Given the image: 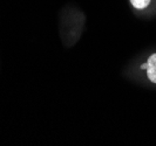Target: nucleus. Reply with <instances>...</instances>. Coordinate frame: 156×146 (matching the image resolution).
I'll use <instances>...</instances> for the list:
<instances>
[{
    "instance_id": "nucleus-2",
    "label": "nucleus",
    "mask_w": 156,
    "mask_h": 146,
    "mask_svg": "<svg viewBox=\"0 0 156 146\" xmlns=\"http://www.w3.org/2000/svg\"><path fill=\"white\" fill-rule=\"evenodd\" d=\"M130 5L137 11H143L150 6L151 0H129Z\"/></svg>"
},
{
    "instance_id": "nucleus-1",
    "label": "nucleus",
    "mask_w": 156,
    "mask_h": 146,
    "mask_svg": "<svg viewBox=\"0 0 156 146\" xmlns=\"http://www.w3.org/2000/svg\"><path fill=\"white\" fill-rule=\"evenodd\" d=\"M141 68L146 70V74H147V77H148L149 81L151 83L156 84V53L148 56L146 63L142 64Z\"/></svg>"
}]
</instances>
